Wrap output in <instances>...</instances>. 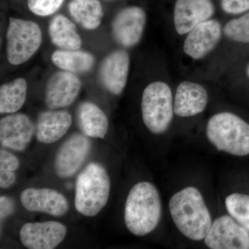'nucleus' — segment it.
Listing matches in <instances>:
<instances>
[{
	"label": "nucleus",
	"mask_w": 249,
	"mask_h": 249,
	"mask_svg": "<svg viewBox=\"0 0 249 249\" xmlns=\"http://www.w3.org/2000/svg\"><path fill=\"white\" fill-rule=\"evenodd\" d=\"M170 214L178 231L193 241L204 240L212 218L199 190L187 187L175 193L169 202Z\"/></svg>",
	"instance_id": "1"
},
{
	"label": "nucleus",
	"mask_w": 249,
	"mask_h": 249,
	"mask_svg": "<svg viewBox=\"0 0 249 249\" xmlns=\"http://www.w3.org/2000/svg\"><path fill=\"white\" fill-rule=\"evenodd\" d=\"M161 201L155 185L142 181L134 185L124 205V224L132 234L144 236L157 228L161 217Z\"/></svg>",
	"instance_id": "2"
},
{
	"label": "nucleus",
	"mask_w": 249,
	"mask_h": 249,
	"mask_svg": "<svg viewBox=\"0 0 249 249\" xmlns=\"http://www.w3.org/2000/svg\"><path fill=\"white\" fill-rule=\"evenodd\" d=\"M110 193V180L99 163H90L77 178L75 208L86 217H94L107 204Z\"/></svg>",
	"instance_id": "3"
},
{
	"label": "nucleus",
	"mask_w": 249,
	"mask_h": 249,
	"mask_svg": "<svg viewBox=\"0 0 249 249\" xmlns=\"http://www.w3.org/2000/svg\"><path fill=\"white\" fill-rule=\"evenodd\" d=\"M206 136L219 151L240 157L249 155V124L235 114L213 116L206 126Z\"/></svg>",
	"instance_id": "4"
},
{
	"label": "nucleus",
	"mask_w": 249,
	"mask_h": 249,
	"mask_svg": "<svg viewBox=\"0 0 249 249\" xmlns=\"http://www.w3.org/2000/svg\"><path fill=\"white\" fill-rule=\"evenodd\" d=\"M142 111L144 124L152 133L165 132L175 113L170 87L163 82L149 85L142 93Z\"/></svg>",
	"instance_id": "5"
},
{
	"label": "nucleus",
	"mask_w": 249,
	"mask_h": 249,
	"mask_svg": "<svg viewBox=\"0 0 249 249\" xmlns=\"http://www.w3.org/2000/svg\"><path fill=\"white\" fill-rule=\"evenodd\" d=\"M6 39L8 60L11 65H18L27 62L37 52L42 43V32L32 21L11 18Z\"/></svg>",
	"instance_id": "6"
},
{
	"label": "nucleus",
	"mask_w": 249,
	"mask_h": 249,
	"mask_svg": "<svg viewBox=\"0 0 249 249\" xmlns=\"http://www.w3.org/2000/svg\"><path fill=\"white\" fill-rule=\"evenodd\" d=\"M91 150V142L85 136L73 134L58 149L54 160L57 176L69 178L80 169Z\"/></svg>",
	"instance_id": "7"
},
{
	"label": "nucleus",
	"mask_w": 249,
	"mask_h": 249,
	"mask_svg": "<svg viewBox=\"0 0 249 249\" xmlns=\"http://www.w3.org/2000/svg\"><path fill=\"white\" fill-rule=\"evenodd\" d=\"M67 227L55 221L26 223L21 228L19 237L29 249H53L65 240Z\"/></svg>",
	"instance_id": "8"
},
{
	"label": "nucleus",
	"mask_w": 249,
	"mask_h": 249,
	"mask_svg": "<svg viewBox=\"0 0 249 249\" xmlns=\"http://www.w3.org/2000/svg\"><path fill=\"white\" fill-rule=\"evenodd\" d=\"M211 249H248L249 235L229 216L218 217L213 222L204 239Z\"/></svg>",
	"instance_id": "9"
},
{
	"label": "nucleus",
	"mask_w": 249,
	"mask_h": 249,
	"mask_svg": "<svg viewBox=\"0 0 249 249\" xmlns=\"http://www.w3.org/2000/svg\"><path fill=\"white\" fill-rule=\"evenodd\" d=\"M20 201L28 211L43 213L54 217H61L69 210L65 196L50 188H27L21 194Z\"/></svg>",
	"instance_id": "10"
},
{
	"label": "nucleus",
	"mask_w": 249,
	"mask_h": 249,
	"mask_svg": "<svg viewBox=\"0 0 249 249\" xmlns=\"http://www.w3.org/2000/svg\"><path fill=\"white\" fill-rule=\"evenodd\" d=\"M81 88L78 77L69 71L54 73L47 82L45 103L51 109L67 107L75 101Z\"/></svg>",
	"instance_id": "11"
},
{
	"label": "nucleus",
	"mask_w": 249,
	"mask_h": 249,
	"mask_svg": "<svg viewBox=\"0 0 249 249\" xmlns=\"http://www.w3.org/2000/svg\"><path fill=\"white\" fill-rule=\"evenodd\" d=\"M34 132V124L25 114H11L0 121L1 145L16 151H24L27 148Z\"/></svg>",
	"instance_id": "12"
},
{
	"label": "nucleus",
	"mask_w": 249,
	"mask_h": 249,
	"mask_svg": "<svg viewBox=\"0 0 249 249\" xmlns=\"http://www.w3.org/2000/svg\"><path fill=\"white\" fill-rule=\"evenodd\" d=\"M145 22L146 16L143 10L137 6L125 8L113 21V36L121 45L132 47L142 38Z\"/></svg>",
	"instance_id": "13"
},
{
	"label": "nucleus",
	"mask_w": 249,
	"mask_h": 249,
	"mask_svg": "<svg viewBox=\"0 0 249 249\" xmlns=\"http://www.w3.org/2000/svg\"><path fill=\"white\" fill-rule=\"evenodd\" d=\"M221 36L220 23L214 19L205 21L190 31L183 44V51L195 60L204 58L217 45Z\"/></svg>",
	"instance_id": "14"
},
{
	"label": "nucleus",
	"mask_w": 249,
	"mask_h": 249,
	"mask_svg": "<svg viewBox=\"0 0 249 249\" xmlns=\"http://www.w3.org/2000/svg\"><path fill=\"white\" fill-rule=\"evenodd\" d=\"M214 14L211 0H177L174 23L180 35L188 34L196 26L209 20Z\"/></svg>",
	"instance_id": "15"
},
{
	"label": "nucleus",
	"mask_w": 249,
	"mask_h": 249,
	"mask_svg": "<svg viewBox=\"0 0 249 249\" xmlns=\"http://www.w3.org/2000/svg\"><path fill=\"white\" fill-rule=\"evenodd\" d=\"M129 58L124 51H116L103 60L100 67V79L109 92L120 94L128 76Z\"/></svg>",
	"instance_id": "16"
},
{
	"label": "nucleus",
	"mask_w": 249,
	"mask_h": 249,
	"mask_svg": "<svg viewBox=\"0 0 249 249\" xmlns=\"http://www.w3.org/2000/svg\"><path fill=\"white\" fill-rule=\"evenodd\" d=\"M207 91L201 85L192 82L180 83L174 103V112L181 117H191L200 114L207 106Z\"/></svg>",
	"instance_id": "17"
},
{
	"label": "nucleus",
	"mask_w": 249,
	"mask_h": 249,
	"mask_svg": "<svg viewBox=\"0 0 249 249\" xmlns=\"http://www.w3.org/2000/svg\"><path fill=\"white\" fill-rule=\"evenodd\" d=\"M72 117L67 111L55 110L41 113L36 126V138L42 143L58 142L71 127Z\"/></svg>",
	"instance_id": "18"
},
{
	"label": "nucleus",
	"mask_w": 249,
	"mask_h": 249,
	"mask_svg": "<svg viewBox=\"0 0 249 249\" xmlns=\"http://www.w3.org/2000/svg\"><path fill=\"white\" fill-rule=\"evenodd\" d=\"M78 124L87 137L104 139L108 130L107 116L94 103H82L78 109Z\"/></svg>",
	"instance_id": "19"
},
{
	"label": "nucleus",
	"mask_w": 249,
	"mask_h": 249,
	"mask_svg": "<svg viewBox=\"0 0 249 249\" xmlns=\"http://www.w3.org/2000/svg\"><path fill=\"white\" fill-rule=\"evenodd\" d=\"M49 34L52 43L63 50H78L82 41L76 25L62 15L51 20Z\"/></svg>",
	"instance_id": "20"
},
{
	"label": "nucleus",
	"mask_w": 249,
	"mask_h": 249,
	"mask_svg": "<svg viewBox=\"0 0 249 249\" xmlns=\"http://www.w3.org/2000/svg\"><path fill=\"white\" fill-rule=\"evenodd\" d=\"M69 11L77 23L89 30L96 29L103 16L102 6L98 0H72Z\"/></svg>",
	"instance_id": "21"
},
{
	"label": "nucleus",
	"mask_w": 249,
	"mask_h": 249,
	"mask_svg": "<svg viewBox=\"0 0 249 249\" xmlns=\"http://www.w3.org/2000/svg\"><path fill=\"white\" fill-rule=\"evenodd\" d=\"M52 60L60 70L73 73L89 71L94 64L91 54L78 50L56 51L52 55Z\"/></svg>",
	"instance_id": "22"
},
{
	"label": "nucleus",
	"mask_w": 249,
	"mask_h": 249,
	"mask_svg": "<svg viewBox=\"0 0 249 249\" xmlns=\"http://www.w3.org/2000/svg\"><path fill=\"white\" fill-rule=\"evenodd\" d=\"M27 83L23 78L1 85L0 88V113L14 114L20 109L27 98Z\"/></svg>",
	"instance_id": "23"
},
{
	"label": "nucleus",
	"mask_w": 249,
	"mask_h": 249,
	"mask_svg": "<svg viewBox=\"0 0 249 249\" xmlns=\"http://www.w3.org/2000/svg\"><path fill=\"white\" fill-rule=\"evenodd\" d=\"M225 204L229 214L249 230V196L234 193L227 196Z\"/></svg>",
	"instance_id": "24"
},
{
	"label": "nucleus",
	"mask_w": 249,
	"mask_h": 249,
	"mask_svg": "<svg viewBox=\"0 0 249 249\" xmlns=\"http://www.w3.org/2000/svg\"><path fill=\"white\" fill-rule=\"evenodd\" d=\"M224 34L231 40L241 43H249V12L226 24Z\"/></svg>",
	"instance_id": "25"
},
{
	"label": "nucleus",
	"mask_w": 249,
	"mask_h": 249,
	"mask_svg": "<svg viewBox=\"0 0 249 249\" xmlns=\"http://www.w3.org/2000/svg\"><path fill=\"white\" fill-rule=\"evenodd\" d=\"M64 0H28V6L34 14L40 16L53 14L61 6Z\"/></svg>",
	"instance_id": "26"
},
{
	"label": "nucleus",
	"mask_w": 249,
	"mask_h": 249,
	"mask_svg": "<svg viewBox=\"0 0 249 249\" xmlns=\"http://www.w3.org/2000/svg\"><path fill=\"white\" fill-rule=\"evenodd\" d=\"M222 7L227 14H242L249 11V0H222Z\"/></svg>",
	"instance_id": "27"
},
{
	"label": "nucleus",
	"mask_w": 249,
	"mask_h": 249,
	"mask_svg": "<svg viewBox=\"0 0 249 249\" xmlns=\"http://www.w3.org/2000/svg\"><path fill=\"white\" fill-rule=\"evenodd\" d=\"M19 166V160L11 152L1 150L0 151V170L16 171Z\"/></svg>",
	"instance_id": "28"
},
{
	"label": "nucleus",
	"mask_w": 249,
	"mask_h": 249,
	"mask_svg": "<svg viewBox=\"0 0 249 249\" xmlns=\"http://www.w3.org/2000/svg\"><path fill=\"white\" fill-rule=\"evenodd\" d=\"M14 211V203L11 198L6 196L0 197V218L2 221L5 218L9 217Z\"/></svg>",
	"instance_id": "29"
},
{
	"label": "nucleus",
	"mask_w": 249,
	"mask_h": 249,
	"mask_svg": "<svg viewBox=\"0 0 249 249\" xmlns=\"http://www.w3.org/2000/svg\"><path fill=\"white\" fill-rule=\"evenodd\" d=\"M16 174L13 171L0 170V187L1 188H8L16 182Z\"/></svg>",
	"instance_id": "30"
},
{
	"label": "nucleus",
	"mask_w": 249,
	"mask_h": 249,
	"mask_svg": "<svg viewBox=\"0 0 249 249\" xmlns=\"http://www.w3.org/2000/svg\"><path fill=\"white\" fill-rule=\"evenodd\" d=\"M247 76H248L249 78V65H248V67H247Z\"/></svg>",
	"instance_id": "31"
}]
</instances>
